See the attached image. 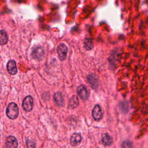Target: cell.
<instances>
[{
    "instance_id": "obj_1",
    "label": "cell",
    "mask_w": 148,
    "mask_h": 148,
    "mask_svg": "<svg viewBox=\"0 0 148 148\" xmlns=\"http://www.w3.org/2000/svg\"><path fill=\"white\" fill-rule=\"evenodd\" d=\"M6 115L10 119H16L18 114V108L17 105L14 103H10L6 108Z\"/></svg>"
},
{
    "instance_id": "obj_2",
    "label": "cell",
    "mask_w": 148,
    "mask_h": 148,
    "mask_svg": "<svg viewBox=\"0 0 148 148\" xmlns=\"http://www.w3.org/2000/svg\"><path fill=\"white\" fill-rule=\"evenodd\" d=\"M33 98L31 95H28L25 97V98L23 99L22 104L23 109L27 112L31 111L33 107Z\"/></svg>"
},
{
    "instance_id": "obj_3",
    "label": "cell",
    "mask_w": 148,
    "mask_h": 148,
    "mask_svg": "<svg viewBox=\"0 0 148 148\" xmlns=\"http://www.w3.org/2000/svg\"><path fill=\"white\" fill-rule=\"evenodd\" d=\"M31 54L34 58L40 60L44 54V50L41 46H35L32 50Z\"/></svg>"
},
{
    "instance_id": "obj_4",
    "label": "cell",
    "mask_w": 148,
    "mask_h": 148,
    "mask_svg": "<svg viewBox=\"0 0 148 148\" xmlns=\"http://www.w3.org/2000/svg\"><path fill=\"white\" fill-rule=\"evenodd\" d=\"M68 49L65 45L64 43H61L57 47V53L58 54V57L61 60H64L66 57Z\"/></svg>"
},
{
    "instance_id": "obj_5",
    "label": "cell",
    "mask_w": 148,
    "mask_h": 148,
    "mask_svg": "<svg viewBox=\"0 0 148 148\" xmlns=\"http://www.w3.org/2000/svg\"><path fill=\"white\" fill-rule=\"evenodd\" d=\"M77 91L78 95H79V97H80V98L82 99L85 101V100L87 99V98H88L89 94L87 91V89L83 85L79 86L77 87Z\"/></svg>"
},
{
    "instance_id": "obj_6",
    "label": "cell",
    "mask_w": 148,
    "mask_h": 148,
    "mask_svg": "<svg viewBox=\"0 0 148 148\" xmlns=\"http://www.w3.org/2000/svg\"><path fill=\"white\" fill-rule=\"evenodd\" d=\"M92 115L96 120H99L102 117V112L99 105H96L94 106L92 111Z\"/></svg>"
},
{
    "instance_id": "obj_7",
    "label": "cell",
    "mask_w": 148,
    "mask_h": 148,
    "mask_svg": "<svg viewBox=\"0 0 148 148\" xmlns=\"http://www.w3.org/2000/svg\"><path fill=\"white\" fill-rule=\"evenodd\" d=\"M5 146L9 148H15L18 146V142L16 138L13 136H9L6 138Z\"/></svg>"
},
{
    "instance_id": "obj_8",
    "label": "cell",
    "mask_w": 148,
    "mask_h": 148,
    "mask_svg": "<svg viewBox=\"0 0 148 148\" xmlns=\"http://www.w3.org/2000/svg\"><path fill=\"white\" fill-rule=\"evenodd\" d=\"M7 69L8 72L11 75H15L17 72L16 63L13 60H9L7 63Z\"/></svg>"
},
{
    "instance_id": "obj_9",
    "label": "cell",
    "mask_w": 148,
    "mask_h": 148,
    "mask_svg": "<svg viewBox=\"0 0 148 148\" xmlns=\"http://www.w3.org/2000/svg\"><path fill=\"white\" fill-rule=\"evenodd\" d=\"M82 140V136L80 133H74L71 137V144L73 146L79 145Z\"/></svg>"
},
{
    "instance_id": "obj_10",
    "label": "cell",
    "mask_w": 148,
    "mask_h": 148,
    "mask_svg": "<svg viewBox=\"0 0 148 148\" xmlns=\"http://www.w3.org/2000/svg\"><path fill=\"white\" fill-rule=\"evenodd\" d=\"M101 140L105 146H109L113 142L112 138L108 133H105L102 135Z\"/></svg>"
},
{
    "instance_id": "obj_11",
    "label": "cell",
    "mask_w": 148,
    "mask_h": 148,
    "mask_svg": "<svg viewBox=\"0 0 148 148\" xmlns=\"http://www.w3.org/2000/svg\"><path fill=\"white\" fill-rule=\"evenodd\" d=\"M54 100L56 104L58 106H62L64 105V99L62 94L60 92H56L54 94Z\"/></svg>"
},
{
    "instance_id": "obj_12",
    "label": "cell",
    "mask_w": 148,
    "mask_h": 148,
    "mask_svg": "<svg viewBox=\"0 0 148 148\" xmlns=\"http://www.w3.org/2000/svg\"><path fill=\"white\" fill-rule=\"evenodd\" d=\"M8 40V34L4 30L0 31V45H5Z\"/></svg>"
},
{
    "instance_id": "obj_13",
    "label": "cell",
    "mask_w": 148,
    "mask_h": 148,
    "mask_svg": "<svg viewBox=\"0 0 148 148\" xmlns=\"http://www.w3.org/2000/svg\"><path fill=\"white\" fill-rule=\"evenodd\" d=\"M87 80H88V82H89L91 86V87L93 88H95L97 87V85H98L97 80L93 75H88L87 77Z\"/></svg>"
},
{
    "instance_id": "obj_14",
    "label": "cell",
    "mask_w": 148,
    "mask_h": 148,
    "mask_svg": "<svg viewBox=\"0 0 148 148\" xmlns=\"http://www.w3.org/2000/svg\"><path fill=\"white\" fill-rule=\"evenodd\" d=\"M69 106L72 108H76L79 105V100H78L77 97L75 95L72 96L69 100Z\"/></svg>"
},
{
    "instance_id": "obj_15",
    "label": "cell",
    "mask_w": 148,
    "mask_h": 148,
    "mask_svg": "<svg viewBox=\"0 0 148 148\" xmlns=\"http://www.w3.org/2000/svg\"><path fill=\"white\" fill-rule=\"evenodd\" d=\"M84 46L87 50H90L93 47V43L91 39L86 38L84 42Z\"/></svg>"
},
{
    "instance_id": "obj_16",
    "label": "cell",
    "mask_w": 148,
    "mask_h": 148,
    "mask_svg": "<svg viewBox=\"0 0 148 148\" xmlns=\"http://www.w3.org/2000/svg\"><path fill=\"white\" fill-rule=\"evenodd\" d=\"M121 146L123 147H132V144L131 142H130L128 141H125L122 143Z\"/></svg>"
}]
</instances>
